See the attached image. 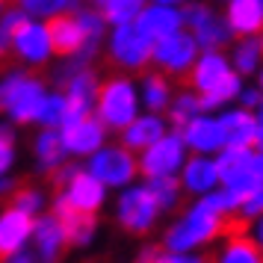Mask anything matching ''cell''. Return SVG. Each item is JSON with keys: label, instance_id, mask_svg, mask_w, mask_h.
<instances>
[{"label": "cell", "instance_id": "cell-1", "mask_svg": "<svg viewBox=\"0 0 263 263\" xmlns=\"http://www.w3.org/2000/svg\"><path fill=\"white\" fill-rule=\"evenodd\" d=\"M186 77L190 86L201 95V107L207 112L228 107L242 92V74L231 65L222 50H201Z\"/></svg>", "mask_w": 263, "mask_h": 263}, {"label": "cell", "instance_id": "cell-2", "mask_svg": "<svg viewBox=\"0 0 263 263\" xmlns=\"http://www.w3.org/2000/svg\"><path fill=\"white\" fill-rule=\"evenodd\" d=\"M225 222L228 216L213 210L210 204L198 198V201L186 207L180 219L172 222V228L163 237V249L168 251H198L204 246H210L216 237L225 234Z\"/></svg>", "mask_w": 263, "mask_h": 263}, {"label": "cell", "instance_id": "cell-3", "mask_svg": "<svg viewBox=\"0 0 263 263\" xmlns=\"http://www.w3.org/2000/svg\"><path fill=\"white\" fill-rule=\"evenodd\" d=\"M139 112H142V98H139V86L133 80L109 77L107 83H101L95 101V116L109 130H124Z\"/></svg>", "mask_w": 263, "mask_h": 263}, {"label": "cell", "instance_id": "cell-4", "mask_svg": "<svg viewBox=\"0 0 263 263\" xmlns=\"http://www.w3.org/2000/svg\"><path fill=\"white\" fill-rule=\"evenodd\" d=\"M45 95L48 89L39 77L12 71L0 80V112H6L12 121H36Z\"/></svg>", "mask_w": 263, "mask_h": 263}, {"label": "cell", "instance_id": "cell-5", "mask_svg": "<svg viewBox=\"0 0 263 263\" xmlns=\"http://www.w3.org/2000/svg\"><path fill=\"white\" fill-rule=\"evenodd\" d=\"M186 160H190V148L183 142V133L166 130L154 145L139 151V172L145 178H178Z\"/></svg>", "mask_w": 263, "mask_h": 263}, {"label": "cell", "instance_id": "cell-6", "mask_svg": "<svg viewBox=\"0 0 263 263\" xmlns=\"http://www.w3.org/2000/svg\"><path fill=\"white\" fill-rule=\"evenodd\" d=\"M86 168L95 175L107 190H124L133 183L136 172H139V160L133 157L127 145H101L95 154H89Z\"/></svg>", "mask_w": 263, "mask_h": 263}, {"label": "cell", "instance_id": "cell-7", "mask_svg": "<svg viewBox=\"0 0 263 263\" xmlns=\"http://www.w3.org/2000/svg\"><path fill=\"white\" fill-rule=\"evenodd\" d=\"M163 213L157 198L151 195L148 183H127L116 201V219L130 234H148L157 225V216Z\"/></svg>", "mask_w": 263, "mask_h": 263}, {"label": "cell", "instance_id": "cell-8", "mask_svg": "<svg viewBox=\"0 0 263 263\" xmlns=\"http://www.w3.org/2000/svg\"><path fill=\"white\" fill-rule=\"evenodd\" d=\"M198 53H201V45H198L195 36L183 27V30H178V33H172V36L154 42L151 62H154L163 74L183 77V74H190V68L195 65Z\"/></svg>", "mask_w": 263, "mask_h": 263}, {"label": "cell", "instance_id": "cell-9", "mask_svg": "<svg viewBox=\"0 0 263 263\" xmlns=\"http://www.w3.org/2000/svg\"><path fill=\"white\" fill-rule=\"evenodd\" d=\"M107 50H109V60L116 65L127 68V71H139L151 62L154 42L136 27V21L133 24H116L107 39Z\"/></svg>", "mask_w": 263, "mask_h": 263}, {"label": "cell", "instance_id": "cell-10", "mask_svg": "<svg viewBox=\"0 0 263 263\" xmlns=\"http://www.w3.org/2000/svg\"><path fill=\"white\" fill-rule=\"evenodd\" d=\"M183 27L195 36L201 50H222L234 39L225 15H216L207 3H183Z\"/></svg>", "mask_w": 263, "mask_h": 263}, {"label": "cell", "instance_id": "cell-11", "mask_svg": "<svg viewBox=\"0 0 263 263\" xmlns=\"http://www.w3.org/2000/svg\"><path fill=\"white\" fill-rule=\"evenodd\" d=\"M251 157H254V148H228V145L216 154L219 175H222V186L239 204L246 201V195L260 183L257 175H254V166H251Z\"/></svg>", "mask_w": 263, "mask_h": 263}, {"label": "cell", "instance_id": "cell-12", "mask_svg": "<svg viewBox=\"0 0 263 263\" xmlns=\"http://www.w3.org/2000/svg\"><path fill=\"white\" fill-rule=\"evenodd\" d=\"M62 180V201L68 204V207H74V210H83V213H98L101 207H104V201H107V186L101 183V180L89 172V168H65L60 175Z\"/></svg>", "mask_w": 263, "mask_h": 263}, {"label": "cell", "instance_id": "cell-13", "mask_svg": "<svg viewBox=\"0 0 263 263\" xmlns=\"http://www.w3.org/2000/svg\"><path fill=\"white\" fill-rule=\"evenodd\" d=\"M107 124L92 116V112H68V119L62 121V139H65V148H68V154L74 157H89L95 154L101 145L107 142Z\"/></svg>", "mask_w": 263, "mask_h": 263}, {"label": "cell", "instance_id": "cell-14", "mask_svg": "<svg viewBox=\"0 0 263 263\" xmlns=\"http://www.w3.org/2000/svg\"><path fill=\"white\" fill-rule=\"evenodd\" d=\"M12 50L27 65H45L57 53L53 50V36H50V24H45L42 18H30L27 15L12 36Z\"/></svg>", "mask_w": 263, "mask_h": 263}, {"label": "cell", "instance_id": "cell-15", "mask_svg": "<svg viewBox=\"0 0 263 263\" xmlns=\"http://www.w3.org/2000/svg\"><path fill=\"white\" fill-rule=\"evenodd\" d=\"M68 68H65V98H68V107H71V112H92L95 109V101H98V89H101V83H98V77L89 68H86L83 60H77V57H68Z\"/></svg>", "mask_w": 263, "mask_h": 263}, {"label": "cell", "instance_id": "cell-16", "mask_svg": "<svg viewBox=\"0 0 263 263\" xmlns=\"http://www.w3.org/2000/svg\"><path fill=\"white\" fill-rule=\"evenodd\" d=\"M180 133H183V142L190 148V154H219L225 148L222 121H219V116H210L207 109L186 121L180 127Z\"/></svg>", "mask_w": 263, "mask_h": 263}, {"label": "cell", "instance_id": "cell-17", "mask_svg": "<svg viewBox=\"0 0 263 263\" xmlns=\"http://www.w3.org/2000/svg\"><path fill=\"white\" fill-rule=\"evenodd\" d=\"M50 36H53V50L62 53V57H77V60H89L95 50L89 48V42H86V33H83V24H80V18L77 12L74 15H57V18H50Z\"/></svg>", "mask_w": 263, "mask_h": 263}, {"label": "cell", "instance_id": "cell-18", "mask_svg": "<svg viewBox=\"0 0 263 263\" xmlns=\"http://www.w3.org/2000/svg\"><path fill=\"white\" fill-rule=\"evenodd\" d=\"M180 186L190 195H207L222 186V175H219V163H216V154H192L183 168H180Z\"/></svg>", "mask_w": 263, "mask_h": 263}, {"label": "cell", "instance_id": "cell-19", "mask_svg": "<svg viewBox=\"0 0 263 263\" xmlns=\"http://www.w3.org/2000/svg\"><path fill=\"white\" fill-rule=\"evenodd\" d=\"M136 27H139L151 42H160V39H166V36H172V33L183 30V6H168V3L151 0V3H145V9L139 12Z\"/></svg>", "mask_w": 263, "mask_h": 263}, {"label": "cell", "instance_id": "cell-20", "mask_svg": "<svg viewBox=\"0 0 263 263\" xmlns=\"http://www.w3.org/2000/svg\"><path fill=\"white\" fill-rule=\"evenodd\" d=\"M222 130H225V145L228 148H254L257 145V133H260V121L257 112L249 107H228L222 109Z\"/></svg>", "mask_w": 263, "mask_h": 263}, {"label": "cell", "instance_id": "cell-21", "mask_svg": "<svg viewBox=\"0 0 263 263\" xmlns=\"http://www.w3.org/2000/svg\"><path fill=\"white\" fill-rule=\"evenodd\" d=\"M33 225H36V216L18 210L15 204L0 213V260L9 257L12 251L24 249L33 237Z\"/></svg>", "mask_w": 263, "mask_h": 263}, {"label": "cell", "instance_id": "cell-22", "mask_svg": "<svg viewBox=\"0 0 263 263\" xmlns=\"http://www.w3.org/2000/svg\"><path fill=\"white\" fill-rule=\"evenodd\" d=\"M166 130H168L166 119H163L160 112L145 109V112H139V116L121 130V145H127L130 151H145L148 145H154Z\"/></svg>", "mask_w": 263, "mask_h": 263}, {"label": "cell", "instance_id": "cell-23", "mask_svg": "<svg viewBox=\"0 0 263 263\" xmlns=\"http://www.w3.org/2000/svg\"><path fill=\"white\" fill-rule=\"evenodd\" d=\"M225 21L234 36H260L263 33V3L260 0H228Z\"/></svg>", "mask_w": 263, "mask_h": 263}, {"label": "cell", "instance_id": "cell-24", "mask_svg": "<svg viewBox=\"0 0 263 263\" xmlns=\"http://www.w3.org/2000/svg\"><path fill=\"white\" fill-rule=\"evenodd\" d=\"M30 242H33V249H36L48 263L57 260L60 251H62V246L68 242L60 216L57 213L53 216H36V225H33V237H30Z\"/></svg>", "mask_w": 263, "mask_h": 263}, {"label": "cell", "instance_id": "cell-25", "mask_svg": "<svg viewBox=\"0 0 263 263\" xmlns=\"http://www.w3.org/2000/svg\"><path fill=\"white\" fill-rule=\"evenodd\" d=\"M53 213L60 216L62 228H65V239L71 242V246H89L92 237H95V213H83V210H74L68 204L57 198L53 204Z\"/></svg>", "mask_w": 263, "mask_h": 263}, {"label": "cell", "instance_id": "cell-26", "mask_svg": "<svg viewBox=\"0 0 263 263\" xmlns=\"http://www.w3.org/2000/svg\"><path fill=\"white\" fill-rule=\"evenodd\" d=\"M213 263H263V249L254 242L251 234L239 231V234H225V242Z\"/></svg>", "mask_w": 263, "mask_h": 263}, {"label": "cell", "instance_id": "cell-27", "mask_svg": "<svg viewBox=\"0 0 263 263\" xmlns=\"http://www.w3.org/2000/svg\"><path fill=\"white\" fill-rule=\"evenodd\" d=\"M139 98H142V107L151 109V112H166L168 104H172V83L163 71H154V74H145L142 83H139Z\"/></svg>", "mask_w": 263, "mask_h": 263}, {"label": "cell", "instance_id": "cell-28", "mask_svg": "<svg viewBox=\"0 0 263 263\" xmlns=\"http://www.w3.org/2000/svg\"><path fill=\"white\" fill-rule=\"evenodd\" d=\"M68 157L65 139H62L60 127H45L36 139V160L42 168H57L62 166V160Z\"/></svg>", "mask_w": 263, "mask_h": 263}, {"label": "cell", "instance_id": "cell-29", "mask_svg": "<svg viewBox=\"0 0 263 263\" xmlns=\"http://www.w3.org/2000/svg\"><path fill=\"white\" fill-rule=\"evenodd\" d=\"M231 65L237 68L242 77H251V74L260 71L263 65V45L260 36H242L234 45V53H231Z\"/></svg>", "mask_w": 263, "mask_h": 263}, {"label": "cell", "instance_id": "cell-30", "mask_svg": "<svg viewBox=\"0 0 263 263\" xmlns=\"http://www.w3.org/2000/svg\"><path fill=\"white\" fill-rule=\"evenodd\" d=\"M198 112H204L201 107V95L195 92V89H183V92H178V95L172 98V104H168V119H172V124L175 127H183L190 119H195Z\"/></svg>", "mask_w": 263, "mask_h": 263}, {"label": "cell", "instance_id": "cell-31", "mask_svg": "<svg viewBox=\"0 0 263 263\" xmlns=\"http://www.w3.org/2000/svg\"><path fill=\"white\" fill-rule=\"evenodd\" d=\"M68 112H71V107H68L65 92H48L45 101H42V109H39L36 121L45 124V127H62V121L68 119Z\"/></svg>", "mask_w": 263, "mask_h": 263}, {"label": "cell", "instance_id": "cell-32", "mask_svg": "<svg viewBox=\"0 0 263 263\" xmlns=\"http://www.w3.org/2000/svg\"><path fill=\"white\" fill-rule=\"evenodd\" d=\"M80 0H18V6L24 9L30 18H42V21H50L57 15L74 12Z\"/></svg>", "mask_w": 263, "mask_h": 263}, {"label": "cell", "instance_id": "cell-33", "mask_svg": "<svg viewBox=\"0 0 263 263\" xmlns=\"http://www.w3.org/2000/svg\"><path fill=\"white\" fill-rule=\"evenodd\" d=\"M145 3L148 0H107L104 6H101V12L107 18V24H133L139 12L145 9Z\"/></svg>", "mask_w": 263, "mask_h": 263}, {"label": "cell", "instance_id": "cell-34", "mask_svg": "<svg viewBox=\"0 0 263 263\" xmlns=\"http://www.w3.org/2000/svg\"><path fill=\"white\" fill-rule=\"evenodd\" d=\"M148 190H151V195L157 198L160 210H175L178 201H180L183 186H180L178 178H148Z\"/></svg>", "mask_w": 263, "mask_h": 263}, {"label": "cell", "instance_id": "cell-35", "mask_svg": "<svg viewBox=\"0 0 263 263\" xmlns=\"http://www.w3.org/2000/svg\"><path fill=\"white\" fill-rule=\"evenodd\" d=\"M24 18H27V12L21 6L18 9H6V12L0 15V53H6V48H12V36Z\"/></svg>", "mask_w": 263, "mask_h": 263}, {"label": "cell", "instance_id": "cell-36", "mask_svg": "<svg viewBox=\"0 0 263 263\" xmlns=\"http://www.w3.org/2000/svg\"><path fill=\"white\" fill-rule=\"evenodd\" d=\"M12 204L18 207V210L30 213V216H39L42 210H45V195H42V192H36V190H21L18 195H15Z\"/></svg>", "mask_w": 263, "mask_h": 263}, {"label": "cell", "instance_id": "cell-37", "mask_svg": "<svg viewBox=\"0 0 263 263\" xmlns=\"http://www.w3.org/2000/svg\"><path fill=\"white\" fill-rule=\"evenodd\" d=\"M260 213H263V180L246 195V201L239 204V216L249 219V222H254Z\"/></svg>", "mask_w": 263, "mask_h": 263}, {"label": "cell", "instance_id": "cell-38", "mask_svg": "<svg viewBox=\"0 0 263 263\" xmlns=\"http://www.w3.org/2000/svg\"><path fill=\"white\" fill-rule=\"evenodd\" d=\"M157 263H210L207 257H201L198 251H160Z\"/></svg>", "mask_w": 263, "mask_h": 263}, {"label": "cell", "instance_id": "cell-39", "mask_svg": "<svg viewBox=\"0 0 263 263\" xmlns=\"http://www.w3.org/2000/svg\"><path fill=\"white\" fill-rule=\"evenodd\" d=\"M3 263H48V260L33 249V242H27L24 249H18V251H12L9 257H3Z\"/></svg>", "mask_w": 263, "mask_h": 263}, {"label": "cell", "instance_id": "cell-40", "mask_svg": "<svg viewBox=\"0 0 263 263\" xmlns=\"http://www.w3.org/2000/svg\"><path fill=\"white\" fill-rule=\"evenodd\" d=\"M12 163H15V148H12V139H9V133H3V130H0V175H6Z\"/></svg>", "mask_w": 263, "mask_h": 263}, {"label": "cell", "instance_id": "cell-41", "mask_svg": "<svg viewBox=\"0 0 263 263\" xmlns=\"http://www.w3.org/2000/svg\"><path fill=\"white\" fill-rule=\"evenodd\" d=\"M237 101H239V107L257 109V107H260V101H263V92H260V86H257V89H242Z\"/></svg>", "mask_w": 263, "mask_h": 263}, {"label": "cell", "instance_id": "cell-42", "mask_svg": "<svg viewBox=\"0 0 263 263\" xmlns=\"http://www.w3.org/2000/svg\"><path fill=\"white\" fill-rule=\"evenodd\" d=\"M251 166H254V175H257V180H263V148H254Z\"/></svg>", "mask_w": 263, "mask_h": 263}, {"label": "cell", "instance_id": "cell-43", "mask_svg": "<svg viewBox=\"0 0 263 263\" xmlns=\"http://www.w3.org/2000/svg\"><path fill=\"white\" fill-rule=\"evenodd\" d=\"M251 237H254V242L263 249V213L254 219V225H251Z\"/></svg>", "mask_w": 263, "mask_h": 263}, {"label": "cell", "instance_id": "cell-44", "mask_svg": "<svg viewBox=\"0 0 263 263\" xmlns=\"http://www.w3.org/2000/svg\"><path fill=\"white\" fill-rule=\"evenodd\" d=\"M157 254H160V249H145L136 263H157Z\"/></svg>", "mask_w": 263, "mask_h": 263}, {"label": "cell", "instance_id": "cell-45", "mask_svg": "<svg viewBox=\"0 0 263 263\" xmlns=\"http://www.w3.org/2000/svg\"><path fill=\"white\" fill-rule=\"evenodd\" d=\"M9 190H12V180H9V175H0V195H6Z\"/></svg>", "mask_w": 263, "mask_h": 263}, {"label": "cell", "instance_id": "cell-46", "mask_svg": "<svg viewBox=\"0 0 263 263\" xmlns=\"http://www.w3.org/2000/svg\"><path fill=\"white\" fill-rule=\"evenodd\" d=\"M157 3H168V6H183V3H190V0H157Z\"/></svg>", "mask_w": 263, "mask_h": 263}, {"label": "cell", "instance_id": "cell-47", "mask_svg": "<svg viewBox=\"0 0 263 263\" xmlns=\"http://www.w3.org/2000/svg\"><path fill=\"white\" fill-rule=\"evenodd\" d=\"M260 121V119H257ZM254 148H263V121H260V133H257V145H254Z\"/></svg>", "mask_w": 263, "mask_h": 263}, {"label": "cell", "instance_id": "cell-48", "mask_svg": "<svg viewBox=\"0 0 263 263\" xmlns=\"http://www.w3.org/2000/svg\"><path fill=\"white\" fill-rule=\"evenodd\" d=\"M257 86H260V92H263V65H260V71H257Z\"/></svg>", "mask_w": 263, "mask_h": 263}, {"label": "cell", "instance_id": "cell-49", "mask_svg": "<svg viewBox=\"0 0 263 263\" xmlns=\"http://www.w3.org/2000/svg\"><path fill=\"white\" fill-rule=\"evenodd\" d=\"M254 112H257V119H260V121H263V101H260V107L254 109Z\"/></svg>", "mask_w": 263, "mask_h": 263}, {"label": "cell", "instance_id": "cell-50", "mask_svg": "<svg viewBox=\"0 0 263 263\" xmlns=\"http://www.w3.org/2000/svg\"><path fill=\"white\" fill-rule=\"evenodd\" d=\"M92 3H95L98 9H101V6H104V3H107V0H92Z\"/></svg>", "mask_w": 263, "mask_h": 263}, {"label": "cell", "instance_id": "cell-51", "mask_svg": "<svg viewBox=\"0 0 263 263\" xmlns=\"http://www.w3.org/2000/svg\"><path fill=\"white\" fill-rule=\"evenodd\" d=\"M0 15H3V0H0Z\"/></svg>", "mask_w": 263, "mask_h": 263}, {"label": "cell", "instance_id": "cell-52", "mask_svg": "<svg viewBox=\"0 0 263 263\" xmlns=\"http://www.w3.org/2000/svg\"><path fill=\"white\" fill-rule=\"evenodd\" d=\"M260 45H263V33H260Z\"/></svg>", "mask_w": 263, "mask_h": 263}, {"label": "cell", "instance_id": "cell-53", "mask_svg": "<svg viewBox=\"0 0 263 263\" xmlns=\"http://www.w3.org/2000/svg\"><path fill=\"white\" fill-rule=\"evenodd\" d=\"M219 3H228V0H219Z\"/></svg>", "mask_w": 263, "mask_h": 263}, {"label": "cell", "instance_id": "cell-54", "mask_svg": "<svg viewBox=\"0 0 263 263\" xmlns=\"http://www.w3.org/2000/svg\"><path fill=\"white\" fill-rule=\"evenodd\" d=\"M260 3H263V0H260Z\"/></svg>", "mask_w": 263, "mask_h": 263}]
</instances>
